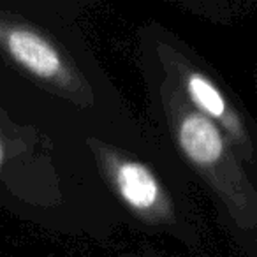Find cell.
I'll return each instance as SVG.
<instances>
[{
	"mask_svg": "<svg viewBox=\"0 0 257 257\" xmlns=\"http://www.w3.org/2000/svg\"><path fill=\"white\" fill-rule=\"evenodd\" d=\"M161 100L182 155L222 201L241 229H257V189L241 157L217 123L190 106L180 88L166 78Z\"/></svg>",
	"mask_w": 257,
	"mask_h": 257,
	"instance_id": "6da1fadb",
	"label": "cell"
},
{
	"mask_svg": "<svg viewBox=\"0 0 257 257\" xmlns=\"http://www.w3.org/2000/svg\"><path fill=\"white\" fill-rule=\"evenodd\" d=\"M159 55L166 69V78L178 86L194 109L220 127L241 161L252 162L253 141L250 131L234 102L220 88V85L169 44H161Z\"/></svg>",
	"mask_w": 257,
	"mask_h": 257,
	"instance_id": "7a4b0ae2",
	"label": "cell"
},
{
	"mask_svg": "<svg viewBox=\"0 0 257 257\" xmlns=\"http://www.w3.org/2000/svg\"><path fill=\"white\" fill-rule=\"evenodd\" d=\"M0 48L36 79L79 92V79L57 46L34 27L0 16Z\"/></svg>",
	"mask_w": 257,
	"mask_h": 257,
	"instance_id": "3957f363",
	"label": "cell"
},
{
	"mask_svg": "<svg viewBox=\"0 0 257 257\" xmlns=\"http://www.w3.org/2000/svg\"><path fill=\"white\" fill-rule=\"evenodd\" d=\"M97 155L114 192L128 210L150 222L164 224L171 220L173 210L168 196L155 175L143 162L116 154L106 147L100 148Z\"/></svg>",
	"mask_w": 257,
	"mask_h": 257,
	"instance_id": "277c9868",
	"label": "cell"
},
{
	"mask_svg": "<svg viewBox=\"0 0 257 257\" xmlns=\"http://www.w3.org/2000/svg\"><path fill=\"white\" fill-rule=\"evenodd\" d=\"M4 157H6V154H4V143H2V140H0V168H2V164H4Z\"/></svg>",
	"mask_w": 257,
	"mask_h": 257,
	"instance_id": "5b68a950",
	"label": "cell"
}]
</instances>
